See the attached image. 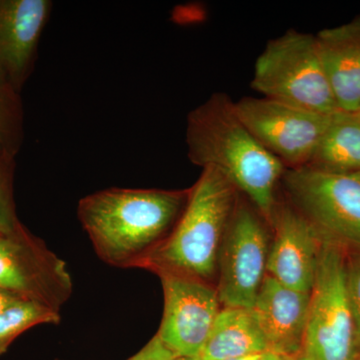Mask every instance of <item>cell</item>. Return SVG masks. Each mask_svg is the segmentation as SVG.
Masks as SVG:
<instances>
[{
	"mask_svg": "<svg viewBox=\"0 0 360 360\" xmlns=\"http://www.w3.org/2000/svg\"><path fill=\"white\" fill-rule=\"evenodd\" d=\"M191 191L103 189L82 198L77 215L96 255L120 269H141L169 238Z\"/></svg>",
	"mask_w": 360,
	"mask_h": 360,
	"instance_id": "1",
	"label": "cell"
},
{
	"mask_svg": "<svg viewBox=\"0 0 360 360\" xmlns=\"http://www.w3.org/2000/svg\"><path fill=\"white\" fill-rule=\"evenodd\" d=\"M186 139L194 165L217 168L272 219L283 163L239 120L231 99L215 94L194 108L187 117Z\"/></svg>",
	"mask_w": 360,
	"mask_h": 360,
	"instance_id": "2",
	"label": "cell"
},
{
	"mask_svg": "<svg viewBox=\"0 0 360 360\" xmlns=\"http://www.w3.org/2000/svg\"><path fill=\"white\" fill-rule=\"evenodd\" d=\"M236 187L214 167L203 168L174 231L141 269L212 278L236 208Z\"/></svg>",
	"mask_w": 360,
	"mask_h": 360,
	"instance_id": "3",
	"label": "cell"
},
{
	"mask_svg": "<svg viewBox=\"0 0 360 360\" xmlns=\"http://www.w3.org/2000/svg\"><path fill=\"white\" fill-rule=\"evenodd\" d=\"M251 86L266 98L333 115L340 110L315 35L290 30L258 56Z\"/></svg>",
	"mask_w": 360,
	"mask_h": 360,
	"instance_id": "4",
	"label": "cell"
},
{
	"mask_svg": "<svg viewBox=\"0 0 360 360\" xmlns=\"http://www.w3.org/2000/svg\"><path fill=\"white\" fill-rule=\"evenodd\" d=\"M347 264L345 248L322 236L303 342V354L311 360L360 357L348 300Z\"/></svg>",
	"mask_w": 360,
	"mask_h": 360,
	"instance_id": "5",
	"label": "cell"
},
{
	"mask_svg": "<svg viewBox=\"0 0 360 360\" xmlns=\"http://www.w3.org/2000/svg\"><path fill=\"white\" fill-rule=\"evenodd\" d=\"M298 210L323 238L360 250V172L336 174L309 165L283 174Z\"/></svg>",
	"mask_w": 360,
	"mask_h": 360,
	"instance_id": "6",
	"label": "cell"
},
{
	"mask_svg": "<svg viewBox=\"0 0 360 360\" xmlns=\"http://www.w3.org/2000/svg\"><path fill=\"white\" fill-rule=\"evenodd\" d=\"M0 290L60 311L73 283L65 262L23 226L0 234Z\"/></svg>",
	"mask_w": 360,
	"mask_h": 360,
	"instance_id": "7",
	"label": "cell"
},
{
	"mask_svg": "<svg viewBox=\"0 0 360 360\" xmlns=\"http://www.w3.org/2000/svg\"><path fill=\"white\" fill-rule=\"evenodd\" d=\"M239 120L281 162L309 165L333 115L314 112L262 97L234 103Z\"/></svg>",
	"mask_w": 360,
	"mask_h": 360,
	"instance_id": "8",
	"label": "cell"
},
{
	"mask_svg": "<svg viewBox=\"0 0 360 360\" xmlns=\"http://www.w3.org/2000/svg\"><path fill=\"white\" fill-rule=\"evenodd\" d=\"M269 238L246 206L234 208L219 251L217 295L225 307L251 309L267 271Z\"/></svg>",
	"mask_w": 360,
	"mask_h": 360,
	"instance_id": "9",
	"label": "cell"
},
{
	"mask_svg": "<svg viewBox=\"0 0 360 360\" xmlns=\"http://www.w3.org/2000/svg\"><path fill=\"white\" fill-rule=\"evenodd\" d=\"M165 310L158 335L179 357H200L219 314L217 291L205 281L172 271L158 272Z\"/></svg>",
	"mask_w": 360,
	"mask_h": 360,
	"instance_id": "10",
	"label": "cell"
},
{
	"mask_svg": "<svg viewBox=\"0 0 360 360\" xmlns=\"http://www.w3.org/2000/svg\"><path fill=\"white\" fill-rule=\"evenodd\" d=\"M276 236L267 258V272L286 288L310 293L322 246V236L302 213L290 207L274 210Z\"/></svg>",
	"mask_w": 360,
	"mask_h": 360,
	"instance_id": "11",
	"label": "cell"
},
{
	"mask_svg": "<svg viewBox=\"0 0 360 360\" xmlns=\"http://www.w3.org/2000/svg\"><path fill=\"white\" fill-rule=\"evenodd\" d=\"M51 8L49 0H0V70L20 91L32 75Z\"/></svg>",
	"mask_w": 360,
	"mask_h": 360,
	"instance_id": "12",
	"label": "cell"
},
{
	"mask_svg": "<svg viewBox=\"0 0 360 360\" xmlns=\"http://www.w3.org/2000/svg\"><path fill=\"white\" fill-rule=\"evenodd\" d=\"M310 293L291 290L266 274L251 309L269 352L297 356L303 350Z\"/></svg>",
	"mask_w": 360,
	"mask_h": 360,
	"instance_id": "13",
	"label": "cell"
},
{
	"mask_svg": "<svg viewBox=\"0 0 360 360\" xmlns=\"http://www.w3.org/2000/svg\"><path fill=\"white\" fill-rule=\"evenodd\" d=\"M340 110H360V16L315 35Z\"/></svg>",
	"mask_w": 360,
	"mask_h": 360,
	"instance_id": "14",
	"label": "cell"
},
{
	"mask_svg": "<svg viewBox=\"0 0 360 360\" xmlns=\"http://www.w3.org/2000/svg\"><path fill=\"white\" fill-rule=\"evenodd\" d=\"M266 352H269V345L251 309L225 307L217 315L198 359H243Z\"/></svg>",
	"mask_w": 360,
	"mask_h": 360,
	"instance_id": "15",
	"label": "cell"
},
{
	"mask_svg": "<svg viewBox=\"0 0 360 360\" xmlns=\"http://www.w3.org/2000/svg\"><path fill=\"white\" fill-rule=\"evenodd\" d=\"M309 167L336 174L360 172V116L338 110L333 113Z\"/></svg>",
	"mask_w": 360,
	"mask_h": 360,
	"instance_id": "16",
	"label": "cell"
},
{
	"mask_svg": "<svg viewBox=\"0 0 360 360\" xmlns=\"http://www.w3.org/2000/svg\"><path fill=\"white\" fill-rule=\"evenodd\" d=\"M60 314L32 300H21L0 311V355L28 329L40 324H58Z\"/></svg>",
	"mask_w": 360,
	"mask_h": 360,
	"instance_id": "17",
	"label": "cell"
},
{
	"mask_svg": "<svg viewBox=\"0 0 360 360\" xmlns=\"http://www.w3.org/2000/svg\"><path fill=\"white\" fill-rule=\"evenodd\" d=\"M23 124L20 91L0 70V151L15 158L22 146Z\"/></svg>",
	"mask_w": 360,
	"mask_h": 360,
	"instance_id": "18",
	"label": "cell"
},
{
	"mask_svg": "<svg viewBox=\"0 0 360 360\" xmlns=\"http://www.w3.org/2000/svg\"><path fill=\"white\" fill-rule=\"evenodd\" d=\"M15 158L0 151V234L20 231L21 224L14 200Z\"/></svg>",
	"mask_w": 360,
	"mask_h": 360,
	"instance_id": "19",
	"label": "cell"
},
{
	"mask_svg": "<svg viewBox=\"0 0 360 360\" xmlns=\"http://www.w3.org/2000/svg\"><path fill=\"white\" fill-rule=\"evenodd\" d=\"M347 288L360 356V253L347 264Z\"/></svg>",
	"mask_w": 360,
	"mask_h": 360,
	"instance_id": "20",
	"label": "cell"
},
{
	"mask_svg": "<svg viewBox=\"0 0 360 360\" xmlns=\"http://www.w3.org/2000/svg\"><path fill=\"white\" fill-rule=\"evenodd\" d=\"M177 355L161 340L160 336H153L141 352L129 360H175Z\"/></svg>",
	"mask_w": 360,
	"mask_h": 360,
	"instance_id": "21",
	"label": "cell"
},
{
	"mask_svg": "<svg viewBox=\"0 0 360 360\" xmlns=\"http://www.w3.org/2000/svg\"><path fill=\"white\" fill-rule=\"evenodd\" d=\"M21 300L22 298L18 297V296L14 295L13 293L0 290V311L6 309L7 307L13 304V303Z\"/></svg>",
	"mask_w": 360,
	"mask_h": 360,
	"instance_id": "22",
	"label": "cell"
},
{
	"mask_svg": "<svg viewBox=\"0 0 360 360\" xmlns=\"http://www.w3.org/2000/svg\"><path fill=\"white\" fill-rule=\"evenodd\" d=\"M298 357L290 356V355L277 354L274 352H266L260 354L257 360H297Z\"/></svg>",
	"mask_w": 360,
	"mask_h": 360,
	"instance_id": "23",
	"label": "cell"
},
{
	"mask_svg": "<svg viewBox=\"0 0 360 360\" xmlns=\"http://www.w3.org/2000/svg\"><path fill=\"white\" fill-rule=\"evenodd\" d=\"M260 354L250 355V356L243 357V359H229V360H257Z\"/></svg>",
	"mask_w": 360,
	"mask_h": 360,
	"instance_id": "24",
	"label": "cell"
},
{
	"mask_svg": "<svg viewBox=\"0 0 360 360\" xmlns=\"http://www.w3.org/2000/svg\"><path fill=\"white\" fill-rule=\"evenodd\" d=\"M175 360H200L198 357H177Z\"/></svg>",
	"mask_w": 360,
	"mask_h": 360,
	"instance_id": "25",
	"label": "cell"
},
{
	"mask_svg": "<svg viewBox=\"0 0 360 360\" xmlns=\"http://www.w3.org/2000/svg\"><path fill=\"white\" fill-rule=\"evenodd\" d=\"M297 360H311L307 355L302 354V356L298 357Z\"/></svg>",
	"mask_w": 360,
	"mask_h": 360,
	"instance_id": "26",
	"label": "cell"
},
{
	"mask_svg": "<svg viewBox=\"0 0 360 360\" xmlns=\"http://www.w3.org/2000/svg\"><path fill=\"white\" fill-rule=\"evenodd\" d=\"M357 113H359V116H360V110H359V112H357Z\"/></svg>",
	"mask_w": 360,
	"mask_h": 360,
	"instance_id": "27",
	"label": "cell"
},
{
	"mask_svg": "<svg viewBox=\"0 0 360 360\" xmlns=\"http://www.w3.org/2000/svg\"><path fill=\"white\" fill-rule=\"evenodd\" d=\"M357 360H360V357H359V359H357Z\"/></svg>",
	"mask_w": 360,
	"mask_h": 360,
	"instance_id": "28",
	"label": "cell"
}]
</instances>
